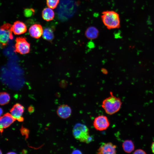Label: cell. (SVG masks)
<instances>
[{"label": "cell", "instance_id": "6da1fadb", "mask_svg": "<svg viewBox=\"0 0 154 154\" xmlns=\"http://www.w3.org/2000/svg\"><path fill=\"white\" fill-rule=\"evenodd\" d=\"M101 18L103 23L108 29H118L120 27L119 15L116 11H104L102 13Z\"/></svg>", "mask_w": 154, "mask_h": 154}, {"label": "cell", "instance_id": "7a4b0ae2", "mask_svg": "<svg viewBox=\"0 0 154 154\" xmlns=\"http://www.w3.org/2000/svg\"><path fill=\"white\" fill-rule=\"evenodd\" d=\"M110 95L103 100L102 106L106 114L112 115L119 111L122 102L119 98L114 96L112 92Z\"/></svg>", "mask_w": 154, "mask_h": 154}, {"label": "cell", "instance_id": "3957f363", "mask_svg": "<svg viewBox=\"0 0 154 154\" xmlns=\"http://www.w3.org/2000/svg\"><path fill=\"white\" fill-rule=\"evenodd\" d=\"M72 133L74 138L80 142L88 143L92 140L89 129L84 124L80 123L76 124L73 128Z\"/></svg>", "mask_w": 154, "mask_h": 154}, {"label": "cell", "instance_id": "277c9868", "mask_svg": "<svg viewBox=\"0 0 154 154\" xmlns=\"http://www.w3.org/2000/svg\"><path fill=\"white\" fill-rule=\"evenodd\" d=\"M11 26L10 24L6 23L0 27V43L3 46L7 44L13 38Z\"/></svg>", "mask_w": 154, "mask_h": 154}, {"label": "cell", "instance_id": "5b68a950", "mask_svg": "<svg viewBox=\"0 0 154 154\" xmlns=\"http://www.w3.org/2000/svg\"><path fill=\"white\" fill-rule=\"evenodd\" d=\"M30 44L24 37H17L15 45V51L22 54L28 53L30 51Z\"/></svg>", "mask_w": 154, "mask_h": 154}, {"label": "cell", "instance_id": "8992f818", "mask_svg": "<svg viewBox=\"0 0 154 154\" xmlns=\"http://www.w3.org/2000/svg\"><path fill=\"white\" fill-rule=\"evenodd\" d=\"M93 125L97 130L102 131L108 128L110 125V122L106 116L100 115L95 118L93 121Z\"/></svg>", "mask_w": 154, "mask_h": 154}, {"label": "cell", "instance_id": "52a82bcc", "mask_svg": "<svg viewBox=\"0 0 154 154\" xmlns=\"http://www.w3.org/2000/svg\"><path fill=\"white\" fill-rule=\"evenodd\" d=\"M24 107L19 103L14 105L10 110V114L16 119L19 122L23 121L24 118L22 115L24 111Z\"/></svg>", "mask_w": 154, "mask_h": 154}, {"label": "cell", "instance_id": "ba28073f", "mask_svg": "<svg viewBox=\"0 0 154 154\" xmlns=\"http://www.w3.org/2000/svg\"><path fill=\"white\" fill-rule=\"evenodd\" d=\"M116 146L111 142L103 143L97 150V154H115L117 153Z\"/></svg>", "mask_w": 154, "mask_h": 154}, {"label": "cell", "instance_id": "9c48e42d", "mask_svg": "<svg viewBox=\"0 0 154 154\" xmlns=\"http://www.w3.org/2000/svg\"><path fill=\"white\" fill-rule=\"evenodd\" d=\"M11 30L14 34L20 35L26 32L27 27L23 22L17 21H15L12 25Z\"/></svg>", "mask_w": 154, "mask_h": 154}, {"label": "cell", "instance_id": "30bf717a", "mask_svg": "<svg viewBox=\"0 0 154 154\" xmlns=\"http://www.w3.org/2000/svg\"><path fill=\"white\" fill-rule=\"evenodd\" d=\"M57 113L60 118L66 119L69 118L72 114L71 108L66 104H63L60 106L57 110Z\"/></svg>", "mask_w": 154, "mask_h": 154}, {"label": "cell", "instance_id": "8fae6325", "mask_svg": "<svg viewBox=\"0 0 154 154\" xmlns=\"http://www.w3.org/2000/svg\"><path fill=\"white\" fill-rule=\"evenodd\" d=\"M43 31L42 27L40 25L35 24L30 27L29 31L30 35L32 37L38 39L42 35Z\"/></svg>", "mask_w": 154, "mask_h": 154}, {"label": "cell", "instance_id": "7c38bea8", "mask_svg": "<svg viewBox=\"0 0 154 154\" xmlns=\"http://www.w3.org/2000/svg\"><path fill=\"white\" fill-rule=\"evenodd\" d=\"M0 120L4 129L9 127L16 119L10 114L7 113L0 117Z\"/></svg>", "mask_w": 154, "mask_h": 154}, {"label": "cell", "instance_id": "4fadbf2b", "mask_svg": "<svg viewBox=\"0 0 154 154\" xmlns=\"http://www.w3.org/2000/svg\"><path fill=\"white\" fill-rule=\"evenodd\" d=\"M99 31L96 27L91 26L88 27L86 30L85 35L89 39L93 40L99 36Z\"/></svg>", "mask_w": 154, "mask_h": 154}, {"label": "cell", "instance_id": "5bb4252c", "mask_svg": "<svg viewBox=\"0 0 154 154\" xmlns=\"http://www.w3.org/2000/svg\"><path fill=\"white\" fill-rule=\"evenodd\" d=\"M42 15L44 20L48 21L53 19L54 17V13L52 9L49 7L45 8L42 11Z\"/></svg>", "mask_w": 154, "mask_h": 154}, {"label": "cell", "instance_id": "9a60e30c", "mask_svg": "<svg viewBox=\"0 0 154 154\" xmlns=\"http://www.w3.org/2000/svg\"><path fill=\"white\" fill-rule=\"evenodd\" d=\"M122 147L123 151L127 153H130L135 149V145L133 141L127 139L124 141L122 143Z\"/></svg>", "mask_w": 154, "mask_h": 154}, {"label": "cell", "instance_id": "2e32d148", "mask_svg": "<svg viewBox=\"0 0 154 154\" xmlns=\"http://www.w3.org/2000/svg\"><path fill=\"white\" fill-rule=\"evenodd\" d=\"M42 35L44 39L51 42L54 38V31L50 28H46L43 31Z\"/></svg>", "mask_w": 154, "mask_h": 154}, {"label": "cell", "instance_id": "e0dca14e", "mask_svg": "<svg viewBox=\"0 0 154 154\" xmlns=\"http://www.w3.org/2000/svg\"><path fill=\"white\" fill-rule=\"evenodd\" d=\"M10 100L9 95L6 92L0 93V105H3L7 104Z\"/></svg>", "mask_w": 154, "mask_h": 154}, {"label": "cell", "instance_id": "ac0fdd59", "mask_svg": "<svg viewBox=\"0 0 154 154\" xmlns=\"http://www.w3.org/2000/svg\"><path fill=\"white\" fill-rule=\"evenodd\" d=\"M59 0H46V5L48 7L54 9L58 5Z\"/></svg>", "mask_w": 154, "mask_h": 154}, {"label": "cell", "instance_id": "d6986e66", "mask_svg": "<svg viewBox=\"0 0 154 154\" xmlns=\"http://www.w3.org/2000/svg\"><path fill=\"white\" fill-rule=\"evenodd\" d=\"M35 10L32 8L26 9L24 10V15L26 17H30L33 15Z\"/></svg>", "mask_w": 154, "mask_h": 154}, {"label": "cell", "instance_id": "ffe728a7", "mask_svg": "<svg viewBox=\"0 0 154 154\" xmlns=\"http://www.w3.org/2000/svg\"><path fill=\"white\" fill-rule=\"evenodd\" d=\"M21 131L22 135H25L26 138L28 137L29 131L28 129L22 127L21 129Z\"/></svg>", "mask_w": 154, "mask_h": 154}, {"label": "cell", "instance_id": "44dd1931", "mask_svg": "<svg viewBox=\"0 0 154 154\" xmlns=\"http://www.w3.org/2000/svg\"><path fill=\"white\" fill-rule=\"evenodd\" d=\"M134 154H146V153L141 149H138L135 151L133 153Z\"/></svg>", "mask_w": 154, "mask_h": 154}, {"label": "cell", "instance_id": "7402d4cb", "mask_svg": "<svg viewBox=\"0 0 154 154\" xmlns=\"http://www.w3.org/2000/svg\"><path fill=\"white\" fill-rule=\"evenodd\" d=\"M28 110L29 113L31 114L34 111L35 109L33 106H30L28 107Z\"/></svg>", "mask_w": 154, "mask_h": 154}, {"label": "cell", "instance_id": "603a6c76", "mask_svg": "<svg viewBox=\"0 0 154 154\" xmlns=\"http://www.w3.org/2000/svg\"><path fill=\"white\" fill-rule=\"evenodd\" d=\"M151 148L152 152L154 153V141L152 143Z\"/></svg>", "mask_w": 154, "mask_h": 154}, {"label": "cell", "instance_id": "cb8c5ba5", "mask_svg": "<svg viewBox=\"0 0 154 154\" xmlns=\"http://www.w3.org/2000/svg\"><path fill=\"white\" fill-rule=\"evenodd\" d=\"M3 128L1 123V121L0 120V132L1 133H2L3 130Z\"/></svg>", "mask_w": 154, "mask_h": 154}, {"label": "cell", "instance_id": "d4e9b609", "mask_svg": "<svg viewBox=\"0 0 154 154\" xmlns=\"http://www.w3.org/2000/svg\"><path fill=\"white\" fill-rule=\"evenodd\" d=\"M72 153H80V151L78 150H74Z\"/></svg>", "mask_w": 154, "mask_h": 154}, {"label": "cell", "instance_id": "484cf974", "mask_svg": "<svg viewBox=\"0 0 154 154\" xmlns=\"http://www.w3.org/2000/svg\"><path fill=\"white\" fill-rule=\"evenodd\" d=\"M3 113V109L0 107V117L2 116Z\"/></svg>", "mask_w": 154, "mask_h": 154}, {"label": "cell", "instance_id": "4316f807", "mask_svg": "<svg viewBox=\"0 0 154 154\" xmlns=\"http://www.w3.org/2000/svg\"><path fill=\"white\" fill-rule=\"evenodd\" d=\"M8 153V154H11V153L13 154V153H16L14 152H9Z\"/></svg>", "mask_w": 154, "mask_h": 154}, {"label": "cell", "instance_id": "83f0119b", "mask_svg": "<svg viewBox=\"0 0 154 154\" xmlns=\"http://www.w3.org/2000/svg\"><path fill=\"white\" fill-rule=\"evenodd\" d=\"M2 151L0 149V154H2Z\"/></svg>", "mask_w": 154, "mask_h": 154}, {"label": "cell", "instance_id": "f1b7e54d", "mask_svg": "<svg viewBox=\"0 0 154 154\" xmlns=\"http://www.w3.org/2000/svg\"><path fill=\"white\" fill-rule=\"evenodd\" d=\"M2 46V45L0 43V48Z\"/></svg>", "mask_w": 154, "mask_h": 154}]
</instances>
